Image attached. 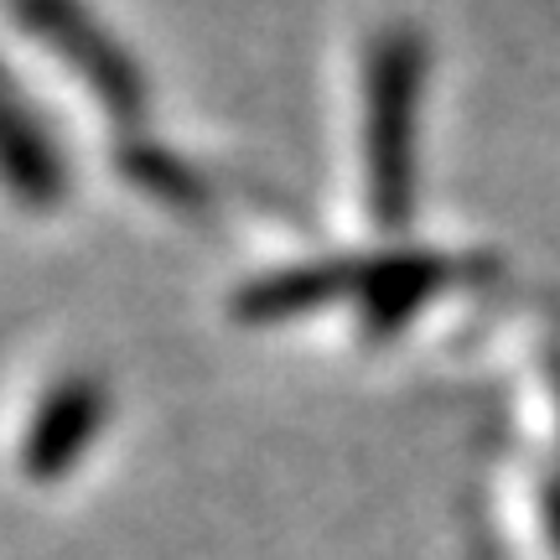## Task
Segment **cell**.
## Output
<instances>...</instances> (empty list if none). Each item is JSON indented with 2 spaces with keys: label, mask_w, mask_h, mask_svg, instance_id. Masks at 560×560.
Returning a JSON list of instances; mask_svg holds the SVG:
<instances>
[{
  "label": "cell",
  "mask_w": 560,
  "mask_h": 560,
  "mask_svg": "<svg viewBox=\"0 0 560 560\" xmlns=\"http://www.w3.org/2000/svg\"><path fill=\"white\" fill-rule=\"evenodd\" d=\"M431 89V42L420 26H380L359 68L363 202L384 234H400L420 208V125Z\"/></svg>",
  "instance_id": "cell-1"
},
{
  "label": "cell",
  "mask_w": 560,
  "mask_h": 560,
  "mask_svg": "<svg viewBox=\"0 0 560 560\" xmlns=\"http://www.w3.org/2000/svg\"><path fill=\"white\" fill-rule=\"evenodd\" d=\"M11 11L21 32H32L73 79L89 83L100 109H109L120 125H140L151 100L145 73L136 68L130 47H120V37L94 16L89 0H11Z\"/></svg>",
  "instance_id": "cell-2"
},
{
  "label": "cell",
  "mask_w": 560,
  "mask_h": 560,
  "mask_svg": "<svg viewBox=\"0 0 560 560\" xmlns=\"http://www.w3.org/2000/svg\"><path fill=\"white\" fill-rule=\"evenodd\" d=\"M109 384L89 369H68L42 389V400L26 416L21 431V467L32 482H58L62 472H73L94 441L104 436V420H109Z\"/></svg>",
  "instance_id": "cell-3"
},
{
  "label": "cell",
  "mask_w": 560,
  "mask_h": 560,
  "mask_svg": "<svg viewBox=\"0 0 560 560\" xmlns=\"http://www.w3.org/2000/svg\"><path fill=\"white\" fill-rule=\"evenodd\" d=\"M0 187L21 213H58L73 192V166L62 156V140L42 120L26 89L0 62Z\"/></svg>",
  "instance_id": "cell-4"
},
{
  "label": "cell",
  "mask_w": 560,
  "mask_h": 560,
  "mask_svg": "<svg viewBox=\"0 0 560 560\" xmlns=\"http://www.w3.org/2000/svg\"><path fill=\"white\" fill-rule=\"evenodd\" d=\"M462 265L446 255H425V249H405V255H374L359 260V291L353 306L363 312V327L374 338H395L405 322L416 317L425 301H436Z\"/></svg>",
  "instance_id": "cell-5"
},
{
  "label": "cell",
  "mask_w": 560,
  "mask_h": 560,
  "mask_svg": "<svg viewBox=\"0 0 560 560\" xmlns=\"http://www.w3.org/2000/svg\"><path fill=\"white\" fill-rule=\"evenodd\" d=\"M359 291V260H306L285 265L276 276L249 280L234 296V317L249 327H270V322H296L312 317L332 301H353Z\"/></svg>",
  "instance_id": "cell-6"
}]
</instances>
